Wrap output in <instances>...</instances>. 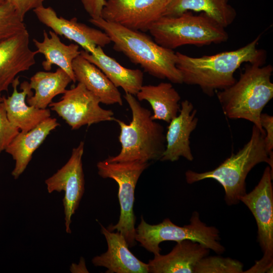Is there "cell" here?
Listing matches in <instances>:
<instances>
[{
    "mask_svg": "<svg viewBox=\"0 0 273 273\" xmlns=\"http://www.w3.org/2000/svg\"><path fill=\"white\" fill-rule=\"evenodd\" d=\"M261 35L238 49L213 55L193 57L176 52L183 83L197 85L209 97L233 85L237 80L235 72L243 63L265 64L266 52L257 48Z\"/></svg>",
    "mask_w": 273,
    "mask_h": 273,
    "instance_id": "1",
    "label": "cell"
},
{
    "mask_svg": "<svg viewBox=\"0 0 273 273\" xmlns=\"http://www.w3.org/2000/svg\"><path fill=\"white\" fill-rule=\"evenodd\" d=\"M89 21L107 34L116 51L123 53L150 75L167 79L171 83H183L176 66L177 56L173 50L160 46L143 32L125 28L101 17L90 18Z\"/></svg>",
    "mask_w": 273,
    "mask_h": 273,
    "instance_id": "2",
    "label": "cell"
},
{
    "mask_svg": "<svg viewBox=\"0 0 273 273\" xmlns=\"http://www.w3.org/2000/svg\"><path fill=\"white\" fill-rule=\"evenodd\" d=\"M272 72L270 64L246 65L238 80L216 93L224 115L231 119L248 120L265 133L260 119L264 108L273 98Z\"/></svg>",
    "mask_w": 273,
    "mask_h": 273,
    "instance_id": "3",
    "label": "cell"
},
{
    "mask_svg": "<svg viewBox=\"0 0 273 273\" xmlns=\"http://www.w3.org/2000/svg\"><path fill=\"white\" fill-rule=\"evenodd\" d=\"M265 135V133L253 125L249 140L241 149L211 170L203 172L187 170L185 173L187 183L214 179L224 189L226 203L229 205L237 204L246 193V178L254 166L264 162L273 170V154L266 150Z\"/></svg>",
    "mask_w": 273,
    "mask_h": 273,
    "instance_id": "4",
    "label": "cell"
},
{
    "mask_svg": "<svg viewBox=\"0 0 273 273\" xmlns=\"http://www.w3.org/2000/svg\"><path fill=\"white\" fill-rule=\"evenodd\" d=\"M134 96L127 93L123 96L132 119L129 124L115 119L120 127L121 150L117 155L106 159L107 161L149 162L160 160L163 156L166 147L164 127L152 119L151 111L142 106Z\"/></svg>",
    "mask_w": 273,
    "mask_h": 273,
    "instance_id": "5",
    "label": "cell"
},
{
    "mask_svg": "<svg viewBox=\"0 0 273 273\" xmlns=\"http://www.w3.org/2000/svg\"><path fill=\"white\" fill-rule=\"evenodd\" d=\"M149 31L160 46L173 50L187 45L202 47L225 42V28L204 13L194 15L187 11L175 16H163Z\"/></svg>",
    "mask_w": 273,
    "mask_h": 273,
    "instance_id": "6",
    "label": "cell"
},
{
    "mask_svg": "<svg viewBox=\"0 0 273 273\" xmlns=\"http://www.w3.org/2000/svg\"><path fill=\"white\" fill-rule=\"evenodd\" d=\"M190 222L188 225L180 226L174 224L170 219L165 218L159 224L151 225L147 223L142 216L140 223L135 228V240L154 256L160 254L159 244L166 241L178 242L189 240L202 244L218 254L224 252L217 228L202 222L197 211L193 212Z\"/></svg>",
    "mask_w": 273,
    "mask_h": 273,
    "instance_id": "7",
    "label": "cell"
},
{
    "mask_svg": "<svg viewBox=\"0 0 273 273\" xmlns=\"http://www.w3.org/2000/svg\"><path fill=\"white\" fill-rule=\"evenodd\" d=\"M149 162L138 161L111 162L106 160L97 163L98 174L103 178H111L118 185V197L120 214L118 222L107 229L116 230L124 236L129 247L135 244V217L133 212L134 190L142 172Z\"/></svg>",
    "mask_w": 273,
    "mask_h": 273,
    "instance_id": "8",
    "label": "cell"
},
{
    "mask_svg": "<svg viewBox=\"0 0 273 273\" xmlns=\"http://www.w3.org/2000/svg\"><path fill=\"white\" fill-rule=\"evenodd\" d=\"M100 99L81 83L66 89L61 100L49 107L71 127L77 129L103 121H114V113L102 108Z\"/></svg>",
    "mask_w": 273,
    "mask_h": 273,
    "instance_id": "9",
    "label": "cell"
},
{
    "mask_svg": "<svg viewBox=\"0 0 273 273\" xmlns=\"http://www.w3.org/2000/svg\"><path fill=\"white\" fill-rule=\"evenodd\" d=\"M273 170L265 167L254 189L240 198L253 215L257 225L258 240L263 253L261 258L273 263Z\"/></svg>",
    "mask_w": 273,
    "mask_h": 273,
    "instance_id": "10",
    "label": "cell"
},
{
    "mask_svg": "<svg viewBox=\"0 0 273 273\" xmlns=\"http://www.w3.org/2000/svg\"><path fill=\"white\" fill-rule=\"evenodd\" d=\"M171 0H106L101 18L125 28L149 31Z\"/></svg>",
    "mask_w": 273,
    "mask_h": 273,
    "instance_id": "11",
    "label": "cell"
},
{
    "mask_svg": "<svg viewBox=\"0 0 273 273\" xmlns=\"http://www.w3.org/2000/svg\"><path fill=\"white\" fill-rule=\"evenodd\" d=\"M84 147V142H80L77 147L73 149L67 162L45 181L49 193L54 191L65 192L63 203L67 233H71L70 228L71 217L77 209L84 192L82 163Z\"/></svg>",
    "mask_w": 273,
    "mask_h": 273,
    "instance_id": "12",
    "label": "cell"
},
{
    "mask_svg": "<svg viewBox=\"0 0 273 273\" xmlns=\"http://www.w3.org/2000/svg\"><path fill=\"white\" fill-rule=\"evenodd\" d=\"M33 11L41 23L57 35L74 42L85 52L92 53L98 46L104 48L111 42L103 30L79 22L76 17L67 19L59 17L51 7L42 6Z\"/></svg>",
    "mask_w": 273,
    "mask_h": 273,
    "instance_id": "13",
    "label": "cell"
},
{
    "mask_svg": "<svg viewBox=\"0 0 273 273\" xmlns=\"http://www.w3.org/2000/svg\"><path fill=\"white\" fill-rule=\"evenodd\" d=\"M37 54L29 47L27 29L0 41V94L8 91L19 73L35 64Z\"/></svg>",
    "mask_w": 273,
    "mask_h": 273,
    "instance_id": "14",
    "label": "cell"
},
{
    "mask_svg": "<svg viewBox=\"0 0 273 273\" xmlns=\"http://www.w3.org/2000/svg\"><path fill=\"white\" fill-rule=\"evenodd\" d=\"M197 110L189 100L181 102L178 115L169 123L165 134L166 147L160 161L175 162L183 157L192 161L190 136L196 129L198 119Z\"/></svg>",
    "mask_w": 273,
    "mask_h": 273,
    "instance_id": "15",
    "label": "cell"
},
{
    "mask_svg": "<svg viewBox=\"0 0 273 273\" xmlns=\"http://www.w3.org/2000/svg\"><path fill=\"white\" fill-rule=\"evenodd\" d=\"M101 233L105 236L108 249L94 257L92 261L96 266L105 267L106 273H148V264L140 260L129 250L124 236L114 233L102 224Z\"/></svg>",
    "mask_w": 273,
    "mask_h": 273,
    "instance_id": "16",
    "label": "cell"
},
{
    "mask_svg": "<svg viewBox=\"0 0 273 273\" xmlns=\"http://www.w3.org/2000/svg\"><path fill=\"white\" fill-rule=\"evenodd\" d=\"M176 243L169 253L149 260V272L194 273L197 263L209 254L210 250L198 242L185 240Z\"/></svg>",
    "mask_w": 273,
    "mask_h": 273,
    "instance_id": "17",
    "label": "cell"
},
{
    "mask_svg": "<svg viewBox=\"0 0 273 273\" xmlns=\"http://www.w3.org/2000/svg\"><path fill=\"white\" fill-rule=\"evenodd\" d=\"M19 84V77L17 76L12 83V95L7 98L3 96V102L10 121L21 132H26L51 117V111L47 108L39 109L27 104V97L33 95L29 83L22 82L21 92L17 88Z\"/></svg>",
    "mask_w": 273,
    "mask_h": 273,
    "instance_id": "18",
    "label": "cell"
},
{
    "mask_svg": "<svg viewBox=\"0 0 273 273\" xmlns=\"http://www.w3.org/2000/svg\"><path fill=\"white\" fill-rule=\"evenodd\" d=\"M59 125L56 118L50 117L27 132L20 131L13 139L5 151L15 161V166L12 172L14 178H18L24 172L33 153L50 132Z\"/></svg>",
    "mask_w": 273,
    "mask_h": 273,
    "instance_id": "19",
    "label": "cell"
},
{
    "mask_svg": "<svg viewBox=\"0 0 273 273\" xmlns=\"http://www.w3.org/2000/svg\"><path fill=\"white\" fill-rule=\"evenodd\" d=\"M80 55L99 68L116 87H121L125 93L135 96L143 85L144 74L141 70L122 66L108 56L100 46L92 53L83 50Z\"/></svg>",
    "mask_w": 273,
    "mask_h": 273,
    "instance_id": "20",
    "label": "cell"
},
{
    "mask_svg": "<svg viewBox=\"0 0 273 273\" xmlns=\"http://www.w3.org/2000/svg\"><path fill=\"white\" fill-rule=\"evenodd\" d=\"M72 68L76 81L98 97L101 103L122 105L118 88L99 68L80 54L74 60Z\"/></svg>",
    "mask_w": 273,
    "mask_h": 273,
    "instance_id": "21",
    "label": "cell"
},
{
    "mask_svg": "<svg viewBox=\"0 0 273 273\" xmlns=\"http://www.w3.org/2000/svg\"><path fill=\"white\" fill-rule=\"evenodd\" d=\"M49 35L44 30L43 40L41 41L33 39V42L38 54H42L45 60L42 62V66L45 71L51 70L53 65H57L64 70L71 77L72 82H75L72 68L74 60L78 56L81 51L79 46L76 43L68 45L61 41L58 35L52 30L49 32Z\"/></svg>",
    "mask_w": 273,
    "mask_h": 273,
    "instance_id": "22",
    "label": "cell"
},
{
    "mask_svg": "<svg viewBox=\"0 0 273 273\" xmlns=\"http://www.w3.org/2000/svg\"><path fill=\"white\" fill-rule=\"evenodd\" d=\"M135 96L139 101L149 103L153 112L151 118L154 120L169 123L180 109V96L170 82L143 85Z\"/></svg>",
    "mask_w": 273,
    "mask_h": 273,
    "instance_id": "23",
    "label": "cell"
},
{
    "mask_svg": "<svg viewBox=\"0 0 273 273\" xmlns=\"http://www.w3.org/2000/svg\"><path fill=\"white\" fill-rule=\"evenodd\" d=\"M72 81L68 74L59 68L55 72L38 71L30 79L29 86L34 90V94L27 97L26 102L39 109H47L53 98L63 94Z\"/></svg>",
    "mask_w": 273,
    "mask_h": 273,
    "instance_id": "24",
    "label": "cell"
},
{
    "mask_svg": "<svg viewBox=\"0 0 273 273\" xmlns=\"http://www.w3.org/2000/svg\"><path fill=\"white\" fill-rule=\"evenodd\" d=\"M229 0H171L163 16H175L187 11L206 14L223 27L235 20L237 13Z\"/></svg>",
    "mask_w": 273,
    "mask_h": 273,
    "instance_id": "25",
    "label": "cell"
},
{
    "mask_svg": "<svg viewBox=\"0 0 273 273\" xmlns=\"http://www.w3.org/2000/svg\"><path fill=\"white\" fill-rule=\"evenodd\" d=\"M243 264L238 260L220 256H205L196 264L194 273H242Z\"/></svg>",
    "mask_w": 273,
    "mask_h": 273,
    "instance_id": "26",
    "label": "cell"
},
{
    "mask_svg": "<svg viewBox=\"0 0 273 273\" xmlns=\"http://www.w3.org/2000/svg\"><path fill=\"white\" fill-rule=\"evenodd\" d=\"M26 29L23 20L11 4L7 1L0 4V41Z\"/></svg>",
    "mask_w": 273,
    "mask_h": 273,
    "instance_id": "27",
    "label": "cell"
},
{
    "mask_svg": "<svg viewBox=\"0 0 273 273\" xmlns=\"http://www.w3.org/2000/svg\"><path fill=\"white\" fill-rule=\"evenodd\" d=\"M20 129L9 120L4 103H0V153L6 150Z\"/></svg>",
    "mask_w": 273,
    "mask_h": 273,
    "instance_id": "28",
    "label": "cell"
},
{
    "mask_svg": "<svg viewBox=\"0 0 273 273\" xmlns=\"http://www.w3.org/2000/svg\"><path fill=\"white\" fill-rule=\"evenodd\" d=\"M260 121L265 133L264 143L266 150L270 154H273V116L262 113Z\"/></svg>",
    "mask_w": 273,
    "mask_h": 273,
    "instance_id": "29",
    "label": "cell"
},
{
    "mask_svg": "<svg viewBox=\"0 0 273 273\" xmlns=\"http://www.w3.org/2000/svg\"><path fill=\"white\" fill-rule=\"evenodd\" d=\"M45 0H6L11 4L20 17L24 20L26 14L43 5Z\"/></svg>",
    "mask_w": 273,
    "mask_h": 273,
    "instance_id": "30",
    "label": "cell"
},
{
    "mask_svg": "<svg viewBox=\"0 0 273 273\" xmlns=\"http://www.w3.org/2000/svg\"><path fill=\"white\" fill-rule=\"evenodd\" d=\"M80 1L90 18L97 19L101 17L106 0H80Z\"/></svg>",
    "mask_w": 273,
    "mask_h": 273,
    "instance_id": "31",
    "label": "cell"
},
{
    "mask_svg": "<svg viewBox=\"0 0 273 273\" xmlns=\"http://www.w3.org/2000/svg\"><path fill=\"white\" fill-rule=\"evenodd\" d=\"M3 101V96H2V94H0V103L2 102Z\"/></svg>",
    "mask_w": 273,
    "mask_h": 273,
    "instance_id": "32",
    "label": "cell"
},
{
    "mask_svg": "<svg viewBox=\"0 0 273 273\" xmlns=\"http://www.w3.org/2000/svg\"><path fill=\"white\" fill-rule=\"evenodd\" d=\"M5 1H6V0H0V4L3 3L5 2Z\"/></svg>",
    "mask_w": 273,
    "mask_h": 273,
    "instance_id": "33",
    "label": "cell"
}]
</instances>
